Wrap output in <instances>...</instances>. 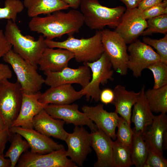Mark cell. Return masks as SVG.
<instances>
[{"label": "cell", "mask_w": 167, "mask_h": 167, "mask_svg": "<svg viewBox=\"0 0 167 167\" xmlns=\"http://www.w3.org/2000/svg\"><path fill=\"white\" fill-rule=\"evenodd\" d=\"M148 151V146L141 135L134 132L131 145V157L133 165L136 167H143Z\"/></svg>", "instance_id": "cell-27"}, {"label": "cell", "mask_w": 167, "mask_h": 167, "mask_svg": "<svg viewBox=\"0 0 167 167\" xmlns=\"http://www.w3.org/2000/svg\"><path fill=\"white\" fill-rule=\"evenodd\" d=\"M113 91L114 98L112 104L115 107V111L131 126L132 108L138 100L140 91L136 92L128 91L124 86L120 84L116 86Z\"/></svg>", "instance_id": "cell-24"}, {"label": "cell", "mask_w": 167, "mask_h": 167, "mask_svg": "<svg viewBox=\"0 0 167 167\" xmlns=\"http://www.w3.org/2000/svg\"><path fill=\"white\" fill-rule=\"evenodd\" d=\"M118 131L116 134L117 139L127 145L131 146L134 132L127 121L119 117L117 126Z\"/></svg>", "instance_id": "cell-33"}, {"label": "cell", "mask_w": 167, "mask_h": 167, "mask_svg": "<svg viewBox=\"0 0 167 167\" xmlns=\"http://www.w3.org/2000/svg\"><path fill=\"white\" fill-rule=\"evenodd\" d=\"M4 34L13 47V50L30 64L37 68L39 60L47 47L43 35H40L36 41L33 36H24L15 22L10 20L6 23Z\"/></svg>", "instance_id": "cell-3"}, {"label": "cell", "mask_w": 167, "mask_h": 167, "mask_svg": "<svg viewBox=\"0 0 167 167\" xmlns=\"http://www.w3.org/2000/svg\"><path fill=\"white\" fill-rule=\"evenodd\" d=\"M11 66L20 85L23 93L33 94L40 91L45 79L38 72L36 68L30 64L13 49L2 57Z\"/></svg>", "instance_id": "cell-5"}, {"label": "cell", "mask_w": 167, "mask_h": 167, "mask_svg": "<svg viewBox=\"0 0 167 167\" xmlns=\"http://www.w3.org/2000/svg\"><path fill=\"white\" fill-rule=\"evenodd\" d=\"M80 7L84 23L91 29L98 30L106 26L115 28L126 10L122 6H103L98 0H82Z\"/></svg>", "instance_id": "cell-4"}, {"label": "cell", "mask_w": 167, "mask_h": 167, "mask_svg": "<svg viewBox=\"0 0 167 167\" xmlns=\"http://www.w3.org/2000/svg\"><path fill=\"white\" fill-rule=\"evenodd\" d=\"M74 58L73 53L64 49L47 47L38 62L39 69L45 71H60L68 66L69 61Z\"/></svg>", "instance_id": "cell-20"}, {"label": "cell", "mask_w": 167, "mask_h": 167, "mask_svg": "<svg viewBox=\"0 0 167 167\" xmlns=\"http://www.w3.org/2000/svg\"><path fill=\"white\" fill-rule=\"evenodd\" d=\"M44 73L46 76L44 84L50 87L77 84L84 88L88 84L91 78L90 69L84 64L77 68L67 66L59 71H45Z\"/></svg>", "instance_id": "cell-13"}, {"label": "cell", "mask_w": 167, "mask_h": 167, "mask_svg": "<svg viewBox=\"0 0 167 167\" xmlns=\"http://www.w3.org/2000/svg\"><path fill=\"white\" fill-rule=\"evenodd\" d=\"M63 2L67 4L69 7L74 9L78 8L82 0H62Z\"/></svg>", "instance_id": "cell-43"}, {"label": "cell", "mask_w": 167, "mask_h": 167, "mask_svg": "<svg viewBox=\"0 0 167 167\" xmlns=\"http://www.w3.org/2000/svg\"><path fill=\"white\" fill-rule=\"evenodd\" d=\"M45 42L48 47L61 48L70 51L79 62H94L104 52L101 41V30L97 31L94 36L88 38L77 39L70 35L62 41L45 39Z\"/></svg>", "instance_id": "cell-2"}, {"label": "cell", "mask_w": 167, "mask_h": 167, "mask_svg": "<svg viewBox=\"0 0 167 167\" xmlns=\"http://www.w3.org/2000/svg\"><path fill=\"white\" fill-rule=\"evenodd\" d=\"M147 27L146 20L138 7L126 9L121 16L114 31L126 44L135 41Z\"/></svg>", "instance_id": "cell-12"}, {"label": "cell", "mask_w": 167, "mask_h": 167, "mask_svg": "<svg viewBox=\"0 0 167 167\" xmlns=\"http://www.w3.org/2000/svg\"><path fill=\"white\" fill-rule=\"evenodd\" d=\"M65 122L54 118L44 109L33 118V128L40 133L65 141L68 133L64 130Z\"/></svg>", "instance_id": "cell-22"}, {"label": "cell", "mask_w": 167, "mask_h": 167, "mask_svg": "<svg viewBox=\"0 0 167 167\" xmlns=\"http://www.w3.org/2000/svg\"><path fill=\"white\" fill-rule=\"evenodd\" d=\"M167 133V116L166 113L154 116L153 122L141 135L148 149L158 156L164 157L163 139Z\"/></svg>", "instance_id": "cell-18"}, {"label": "cell", "mask_w": 167, "mask_h": 167, "mask_svg": "<svg viewBox=\"0 0 167 167\" xmlns=\"http://www.w3.org/2000/svg\"><path fill=\"white\" fill-rule=\"evenodd\" d=\"M28 16L32 18L41 14H49L57 11L66 10L69 5L62 0H24Z\"/></svg>", "instance_id": "cell-25"}, {"label": "cell", "mask_w": 167, "mask_h": 167, "mask_svg": "<svg viewBox=\"0 0 167 167\" xmlns=\"http://www.w3.org/2000/svg\"><path fill=\"white\" fill-rule=\"evenodd\" d=\"M76 104L57 105L48 104L44 108L45 110L54 118L63 120L66 124H72L75 126L86 125L91 132L98 129L96 125L83 112L78 109Z\"/></svg>", "instance_id": "cell-14"}, {"label": "cell", "mask_w": 167, "mask_h": 167, "mask_svg": "<svg viewBox=\"0 0 167 167\" xmlns=\"http://www.w3.org/2000/svg\"><path fill=\"white\" fill-rule=\"evenodd\" d=\"M15 166L18 167H77L67 158L65 148L45 154L27 151L21 156Z\"/></svg>", "instance_id": "cell-9"}, {"label": "cell", "mask_w": 167, "mask_h": 167, "mask_svg": "<svg viewBox=\"0 0 167 167\" xmlns=\"http://www.w3.org/2000/svg\"><path fill=\"white\" fill-rule=\"evenodd\" d=\"M91 147L95 152L97 160L95 167H115L112 139L98 129L91 132Z\"/></svg>", "instance_id": "cell-19"}, {"label": "cell", "mask_w": 167, "mask_h": 167, "mask_svg": "<svg viewBox=\"0 0 167 167\" xmlns=\"http://www.w3.org/2000/svg\"><path fill=\"white\" fill-rule=\"evenodd\" d=\"M22 95L18 82H11L6 79H0V115L9 129L19 114Z\"/></svg>", "instance_id": "cell-6"}, {"label": "cell", "mask_w": 167, "mask_h": 167, "mask_svg": "<svg viewBox=\"0 0 167 167\" xmlns=\"http://www.w3.org/2000/svg\"><path fill=\"white\" fill-rule=\"evenodd\" d=\"M14 135L9 149L4 155L5 157H8L11 162V167L16 166L22 154L28 151L30 148L26 140H24L22 136L17 133Z\"/></svg>", "instance_id": "cell-28"}, {"label": "cell", "mask_w": 167, "mask_h": 167, "mask_svg": "<svg viewBox=\"0 0 167 167\" xmlns=\"http://www.w3.org/2000/svg\"><path fill=\"white\" fill-rule=\"evenodd\" d=\"M143 41L155 48L160 56L161 61L167 64V34L159 40L145 37H143Z\"/></svg>", "instance_id": "cell-34"}, {"label": "cell", "mask_w": 167, "mask_h": 167, "mask_svg": "<svg viewBox=\"0 0 167 167\" xmlns=\"http://www.w3.org/2000/svg\"><path fill=\"white\" fill-rule=\"evenodd\" d=\"M12 75V72L7 65L0 63V79H8L11 78Z\"/></svg>", "instance_id": "cell-40"}, {"label": "cell", "mask_w": 167, "mask_h": 167, "mask_svg": "<svg viewBox=\"0 0 167 167\" xmlns=\"http://www.w3.org/2000/svg\"><path fill=\"white\" fill-rule=\"evenodd\" d=\"M65 141L67 145L66 155L77 165L83 166L92 151L91 133L83 126H75L73 132L68 134Z\"/></svg>", "instance_id": "cell-11"}, {"label": "cell", "mask_w": 167, "mask_h": 167, "mask_svg": "<svg viewBox=\"0 0 167 167\" xmlns=\"http://www.w3.org/2000/svg\"><path fill=\"white\" fill-rule=\"evenodd\" d=\"M103 106L101 104L94 106L84 105L82 110L95 123L98 129L115 140L116 139L115 130L119 117L115 111H107Z\"/></svg>", "instance_id": "cell-16"}, {"label": "cell", "mask_w": 167, "mask_h": 167, "mask_svg": "<svg viewBox=\"0 0 167 167\" xmlns=\"http://www.w3.org/2000/svg\"><path fill=\"white\" fill-rule=\"evenodd\" d=\"M84 24L82 13L76 9L67 12L58 10L44 17L32 18L28 23L31 31L41 33L45 39L52 40L63 35H73Z\"/></svg>", "instance_id": "cell-1"}, {"label": "cell", "mask_w": 167, "mask_h": 167, "mask_svg": "<svg viewBox=\"0 0 167 167\" xmlns=\"http://www.w3.org/2000/svg\"><path fill=\"white\" fill-rule=\"evenodd\" d=\"M167 160L148 149V156L143 167H167Z\"/></svg>", "instance_id": "cell-36"}, {"label": "cell", "mask_w": 167, "mask_h": 167, "mask_svg": "<svg viewBox=\"0 0 167 167\" xmlns=\"http://www.w3.org/2000/svg\"><path fill=\"white\" fill-rule=\"evenodd\" d=\"M11 133L8 128L0 131V156H4V151L6 145L7 141L11 139Z\"/></svg>", "instance_id": "cell-38"}, {"label": "cell", "mask_w": 167, "mask_h": 167, "mask_svg": "<svg viewBox=\"0 0 167 167\" xmlns=\"http://www.w3.org/2000/svg\"><path fill=\"white\" fill-rule=\"evenodd\" d=\"M163 0H143L139 4L138 8L143 11L157 5Z\"/></svg>", "instance_id": "cell-41"}, {"label": "cell", "mask_w": 167, "mask_h": 167, "mask_svg": "<svg viewBox=\"0 0 167 167\" xmlns=\"http://www.w3.org/2000/svg\"><path fill=\"white\" fill-rule=\"evenodd\" d=\"M142 14L146 20L161 15L167 14V0L149 8L142 11Z\"/></svg>", "instance_id": "cell-35"}, {"label": "cell", "mask_w": 167, "mask_h": 167, "mask_svg": "<svg viewBox=\"0 0 167 167\" xmlns=\"http://www.w3.org/2000/svg\"><path fill=\"white\" fill-rule=\"evenodd\" d=\"M4 6L0 7V19H6L15 22L18 13L24 9L23 3L20 0H6Z\"/></svg>", "instance_id": "cell-30"}, {"label": "cell", "mask_w": 167, "mask_h": 167, "mask_svg": "<svg viewBox=\"0 0 167 167\" xmlns=\"http://www.w3.org/2000/svg\"><path fill=\"white\" fill-rule=\"evenodd\" d=\"M114 98V93L113 90L109 88H106L101 91L100 95V100L104 104H112Z\"/></svg>", "instance_id": "cell-39"}, {"label": "cell", "mask_w": 167, "mask_h": 167, "mask_svg": "<svg viewBox=\"0 0 167 167\" xmlns=\"http://www.w3.org/2000/svg\"><path fill=\"white\" fill-rule=\"evenodd\" d=\"M147 69L153 75L154 81L153 88L157 89L167 84V64L158 61L151 64Z\"/></svg>", "instance_id": "cell-32"}, {"label": "cell", "mask_w": 167, "mask_h": 167, "mask_svg": "<svg viewBox=\"0 0 167 167\" xmlns=\"http://www.w3.org/2000/svg\"><path fill=\"white\" fill-rule=\"evenodd\" d=\"M10 159L5 158L4 156H0V167H11Z\"/></svg>", "instance_id": "cell-44"}, {"label": "cell", "mask_w": 167, "mask_h": 167, "mask_svg": "<svg viewBox=\"0 0 167 167\" xmlns=\"http://www.w3.org/2000/svg\"><path fill=\"white\" fill-rule=\"evenodd\" d=\"M101 41L113 69L121 75H126L129 54L124 40L115 31L106 29L101 30Z\"/></svg>", "instance_id": "cell-7"}, {"label": "cell", "mask_w": 167, "mask_h": 167, "mask_svg": "<svg viewBox=\"0 0 167 167\" xmlns=\"http://www.w3.org/2000/svg\"><path fill=\"white\" fill-rule=\"evenodd\" d=\"M88 66L92 72L91 79L88 84L81 89L84 96L88 101L90 98L96 102L100 101L101 90L100 84L104 85L109 80L112 81L114 71L109 58L104 52L100 57L92 62L84 63Z\"/></svg>", "instance_id": "cell-8"}, {"label": "cell", "mask_w": 167, "mask_h": 167, "mask_svg": "<svg viewBox=\"0 0 167 167\" xmlns=\"http://www.w3.org/2000/svg\"><path fill=\"white\" fill-rule=\"evenodd\" d=\"M147 27L141 35L145 36L159 33H167V14L161 15L148 19Z\"/></svg>", "instance_id": "cell-31"}, {"label": "cell", "mask_w": 167, "mask_h": 167, "mask_svg": "<svg viewBox=\"0 0 167 167\" xmlns=\"http://www.w3.org/2000/svg\"><path fill=\"white\" fill-rule=\"evenodd\" d=\"M150 109L152 112L166 113L167 112V84L157 89L145 91Z\"/></svg>", "instance_id": "cell-26"}, {"label": "cell", "mask_w": 167, "mask_h": 167, "mask_svg": "<svg viewBox=\"0 0 167 167\" xmlns=\"http://www.w3.org/2000/svg\"><path fill=\"white\" fill-rule=\"evenodd\" d=\"M7 127L3 120L0 115V131L4 130Z\"/></svg>", "instance_id": "cell-45"}, {"label": "cell", "mask_w": 167, "mask_h": 167, "mask_svg": "<svg viewBox=\"0 0 167 167\" xmlns=\"http://www.w3.org/2000/svg\"><path fill=\"white\" fill-rule=\"evenodd\" d=\"M145 87L143 85L140 91L139 97L133 106L131 117V122L135 125L133 131L141 135L151 125L154 117L145 95Z\"/></svg>", "instance_id": "cell-23"}, {"label": "cell", "mask_w": 167, "mask_h": 167, "mask_svg": "<svg viewBox=\"0 0 167 167\" xmlns=\"http://www.w3.org/2000/svg\"><path fill=\"white\" fill-rule=\"evenodd\" d=\"M127 67L136 78L141 76L142 71L151 64L161 61L159 55L152 47L139 40H136L127 47Z\"/></svg>", "instance_id": "cell-10"}, {"label": "cell", "mask_w": 167, "mask_h": 167, "mask_svg": "<svg viewBox=\"0 0 167 167\" xmlns=\"http://www.w3.org/2000/svg\"><path fill=\"white\" fill-rule=\"evenodd\" d=\"M115 167H129L133 165L131 153V146L123 144L117 139L113 144Z\"/></svg>", "instance_id": "cell-29"}, {"label": "cell", "mask_w": 167, "mask_h": 167, "mask_svg": "<svg viewBox=\"0 0 167 167\" xmlns=\"http://www.w3.org/2000/svg\"><path fill=\"white\" fill-rule=\"evenodd\" d=\"M41 93L40 91L32 94L23 93L21 105L19 114L11 127L20 126L33 128L32 122L34 117L48 105L39 101Z\"/></svg>", "instance_id": "cell-17"}, {"label": "cell", "mask_w": 167, "mask_h": 167, "mask_svg": "<svg viewBox=\"0 0 167 167\" xmlns=\"http://www.w3.org/2000/svg\"><path fill=\"white\" fill-rule=\"evenodd\" d=\"M126 5V9H132L137 8L143 0H120Z\"/></svg>", "instance_id": "cell-42"}, {"label": "cell", "mask_w": 167, "mask_h": 167, "mask_svg": "<svg viewBox=\"0 0 167 167\" xmlns=\"http://www.w3.org/2000/svg\"><path fill=\"white\" fill-rule=\"evenodd\" d=\"M9 131L12 133H18L24 137L29 145L30 151L33 152L43 154L65 148L63 145L55 142L33 128L13 126L9 128Z\"/></svg>", "instance_id": "cell-15"}, {"label": "cell", "mask_w": 167, "mask_h": 167, "mask_svg": "<svg viewBox=\"0 0 167 167\" xmlns=\"http://www.w3.org/2000/svg\"><path fill=\"white\" fill-rule=\"evenodd\" d=\"M12 47V45L8 41L3 31L0 30V59L11 49Z\"/></svg>", "instance_id": "cell-37"}, {"label": "cell", "mask_w": 167, "mask_h": 167, "mask_svg": "<svg viewBox=\"0 0 167 167\" xmlns=\"http://www.w3.org/2000/svg\"><path fill=\"white\" fill-rule=\"evenodd\" d=\"M83 96L82 89L77 91L71 84H63L50 87L41 93L39 101L46 104H68L80 99Z\"/></svg>", "instance_id": "cell-21"}]
</instances>
